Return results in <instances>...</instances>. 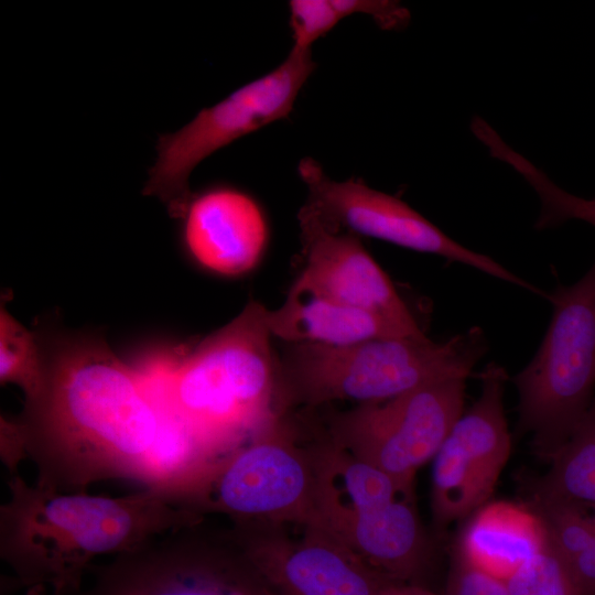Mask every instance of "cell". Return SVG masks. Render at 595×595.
<instances>
[{"label": "cell", "instance_id": "cell-5", "mask_svg": "<svg viewBox=\"0 0 595 595\" xmlns=\"http://www.w3.org/2000/svg\"><path fill=\"white\" fill-rule=\"evenodd\" d=\"M552 317L533 359L513 378L517 433L549 462L575 431L595 396V261L574 284L547 295Z\"/></svg>", "mask_w": 595, "mask_h": 595}, {"label": "cell", "instance_id": "cell-6", "mask_svg": "<svg viewBox=\"0 0 595 595\" xmlns=\"http://www.w3.org/2000/svg\"><path fill=\"white\" fill-rule=\"evenodd\" d=\"M68 595H281L252 562L232 528L207 518L105 562Z\"/></svg>", "mask_w": 595, "mask_h": 595}, {"label": "cell", "instance_id": "cell-23", "mask_svg": "<svg viewBox=\"0 0 595 595\" xmlns=\"http://www.w3.org/2000/svg\"><path fill=\"white\" fill-rule=\"evenodd\" d=\"M344 19L351 14L369 15L380 28L401 29L409 22V11L400 3L383 0H332Z\"/></svg>", "mask_w": 595, "mask_h": 595}, {"label": "cell", "instance_id": "cell-24", "mask_svg": "<svg viewBox=\"0 0 595 595\" xmlns=\"http://www.w3.org/2000/svg\"><path fill=\"white\" fill-rule=\"evenodd\" d=\"M1 459L10 475L19 474L20 463L28 458L18 420L1 418Z\"/></svg>", "mask_w": 595, "mask_h": 595}, {"label": "cell", "instance_id": "cell-13", "mask_svg": "<svg viewBox=\"0 0 595 595\" xmlns=\"http://www.w3.org/2000/svg\"><path fill=\"white\" fill-rule=\"evenodd\" d=\"M298 220L303 261L298 278L329 299L382 316L405 336H426L358 236L327 227L303 206Z\"/></svg>", "mask_w": 595, "mask_h": 595}, {"label": "cell", "instance_id": "cell-22", "mask_svg": "<svg viewBox=\"0 0 595 595\" xmlns=\"http://www.w3.org/2000/svg\"><path fill=\"white\" fill-rule=\"evenodd\" d=\"M446 595H513L507 582L495 577L453 553Z\"/></svg>", "mask_w": 595, "mask_h": 595}, {"label": "cell", "instance_id": "cell-12", "mask_svg": "<svg viewBox=\"0 0 595 595\" xmlns=\"http://www.w3.org/2000/svg\"><path fill=\"white\" fill-rule=\"evenodd\" d=\"M281 595H379L386 582L326 531L311 524L231 526Z\"/></svg>", "mask_w": 595, "mask_h": 595}, {"label": "cell", "instance_id": "cell-16", "mask_svg": "<svg viewBox=\"0 0 595 595\" xmlns=\"http://www.w3.org/2000/svg\"><path fill=\"white\" fill-rule=\"evenodd\" d=\"M267 318L271 335L284 343L344 346L380 337H409L382 316L329 299L300 278L283 303L268 310Z\"/></svg>", "mask_w": 595, "mask_h": 595}, {"label": "cell", "instance_id": "cell-21", "mask_svg": "<svg viewBox=\"0 0 595 595\" xmlns=\"http://www.w3.org/2000/svg\"><path fill=\"white\" fill-rule=\"evenodd\" d=\"M293 48L312 50V44L343 20L332 0L289 1Z\"/></svg>", "mask_w": 595, "mask_h": 595}, {"label": "cell", "instance_id": "cell-27", "mask_svg": "<svg viewBox=\"0 0 595 595\" xmlns=\"http://www.w3.org/2000/svg\"><path fill=\"white\" fill-rule=\"evenodd\" d=\"M591 508H592L593 519H594V522H595V507H591Z\"/></svg>", "mask_w": 595, "mask_h": 595}, {"label": "cell", "instance_id": "cell-2", "mask_svg": "<svg viewBox=\"0 0 595 595\" xmlns=\"http://www.w3.org/2000/svg\"><path fill=\"white\" fill-rule=\"evenodd\" d=\"M0 507V558L12 587H45L48 595L79 591L101 556H116L195 523L203 516L144 488L108 497L58 493L11 475Z\"/></svg>", "mask_w": 595, "mask_h": 595}, {"label": "cell", "instance_id": "cell-9", "mask_svg": "<svg viewBox=\"0 0 595 595\" xmlns=\"http://www.w3.org/2000/svg\"><path fill=\"white\" fill-rule=\"evenodd\" d=\"M466 380L451 378L336 412L325 433L413 495L418 470L433 459L465 409Z\"/></svg>", "mask_w": 595, "mask_h": 595}, {"label": "cell", "instance_id": "cell-11", "mask_svg": "<svg viewBox=\"0 0 595 595\" xmlns=\"http://www.w3.org/2000/svg\"><path fill=\"white\" fill-rule=\"evenodd\" d=\"M298 171L307 187V199L303 207L327 227L436 255L540 293L539 289L494 259L448 237L400 198L374 190L361 180H332L311 158L301 160Z\"/></svg>", "mask_w": 595, "mask_h": 595}, {"label": "cell", "instance_id": "cell-17", "mask_svg": "<svg viewBox=\"0 0 595 595\" xmlns=\"http://www.w3.org/2000/svg\"><path fill=\"white\" fill-rule=\"evenodd\" d=\"M532 483L531 498L595 507V398L569 440Z\"/></svg>", "mask_w": 595, "mask_h": 595}, {"label": "cell", "instance_id": "cell-4", "mask_svg": "<svg viewBox=\"0 0 595 595\" xmlns=\"http://www.w3.org/2000/svg\"><path fill=\"white\" fill-rule=\"evenodd\" d=\"M487 350L479 327L444 342L380 337L344 346L285 343L278 355V407L385 401L451 378H468Z\"/></svg>", "mask_w": 595, "mask_h": 595}, {"label": "cell", "instance_id": "cell-10", "mask_svg": "<svg viewBox=\"0 0 595 595\" xmlns=\"http://www.w3.org/2000/svg\"><path fill=\"white\" fill-rule=\"evenodd\" d=\"M479 380V396L464 409L432 459L431 512L437 532L491 500L511 454L504 403L508 374L490 361Z\"/></svg>", "mask_w": 595, "mask_h": 595}, {"label": "cell", "instance_id": "cell-3", "mask_svg": "<svg viewBox=\"0 0 595 595\" xmlns=\"http://www.w3.org/2000/svg\"><path fill=\"white\" fill-rule=\"evenodd\" d=\"M267 315L268 309L251 300L194 347L154 351L133 365L155 402L216 461L281 413Z\"/></svg>", "mask_w": 595, "mask_h": 595}, {"label": "cell", "instance_id": "cell-7", "mask_svg": "<svg viewBox=\"0 0 595 595\" xmlns=\"http://www.w3.org/2000/svg\"><path fill=\"white\" fill-rule=\"evenodd\" d=\"M289 411L221 457L187 508L223 515L231 526L313 524L314 468Z\"/></svg>", "mask_w": 595, "mask_h": 595}, {"label": "cell", "instance_id": "cell-1", "mask_svg": "<svg viewBox=\"0 0 595 595\" xmlns=\"http://www.w3.org/2000/svg\"><path fill=\"white\" fill-rule=\"evenodd\" d=\"M43 355L42 387L17 419L35 485L86 493L131 479L180 504L205 482L217 461L102 340L61 339Z\"/></svg>", "mask_w": 595, "mask_h": 595}, {"label": "cell", "instance_id": "cell-25", "mask_svg": "<svg viewBox=\"0 0 595 595\" xmlns=\"http://www.w3.org/2000/svg\"><path fill=\"white\" fill-rule=\"evenodd\" d=\"M379 595H435L429 589L412 583L386 582Z\"/></svg>", "mask_w": 595, "mask_h": 595}, {"label": "cell", "instance_id": "cell-20", "mask_svg": "<svg viewBox=\"0 0 595 595\" xmlns=\"http://www.w3.org/2000/svg\"><path fill=\"white\" fill-rule=\"evenodd\" d=\"M506 582L513 595H580L567 562L550 543Z\"/></svg>", "mask_w": 595, "mask_h": 595}, {"label": "cell", "instance_id": "cell-8", "mask_svg": "<svg viewBox=\"0 0 595 595\" xmlns=\"http://www.w3.org/2000/svg\"><path fill=\"white\" fill-rule=\"evenodd\" d=\"M314 68L312 50L292 47L270 73L202 109L176 131L159 134L156 156L148 170L142 193L158 197L171 217L181 219L193 194V170L238 139L286 118Z\"/></svg>", "mask_w": 595, "mask_h": 595}, {"label": "cell", "instance_id": "cell-14", "mask_svg": "<svg viewBox=\"0 0 595 595\" xmlns=\"http://www.w3.org/2000/svg\"><path fill=\"white\" fill-rule=\"evenodd\" d=\"M180 220L185 251L202 268L220 275L251 271L268 245V223L260 205L231 185L193 192Z\"/></svg>", "mask_w": 595, "mask_h": 595}, {"label": "cell", "instance_id": "cell-15", "mask_svg": "<svg viewBox=\"0 0 595 595\" xmlns=\"http://www.w3.org/2000/svg\"><path fill=\"white\" fill-rule=\"evenodd\" d=\"M466 519L454 552L504 581L549 544L544 523L528 502L489 500Z\"/></svg>", "mask_w": 595, "mask_h": 595}, {"label": "cell", "instance_id": "cell-18", "mask_svg": "<svg viewBox=\"0 0 595 595\" xmlns=\"http://www.w3.org/2000/svg\"><path fill=\"white\" fill-rule=\"evenodd\" d=\"M487 148L494 158L512 166L539 196L541 210L536 224L538 229L555 227L572 219L595 227V197H580L561 188L500 137L493 138Z\"/></svg>", "mask_w": 595, "mask_h": 595}, {"label": "cell", "instance_id": "cell-19", "mask_svg": "<svg viewBox=\"0 0 595 595\" xmlns=\"http://www.w3.org/2000/svg\"><path fill=\"white\" fill-rule=\"evenodd\" d=\"M44 379L40 342L3 306L0 315V380L20 387L25 399L34 397Z\"/></svg>", "mask_w": 595, "mask_h": 595}, {"label": "cell", "instance_id": "cell-26", "mask_svg": "<svg viewBox=\"0 0 595 595\" xmlns=\"http://www.w3.org/2000/svg\"><path fill=\"white\" fill-rule=\"evenodd\" d=\"M48 592L45 587H33L25 591V595H47Z\"/></svg>", "mask_w": 595, "mask_h": 595}]
</instances>
